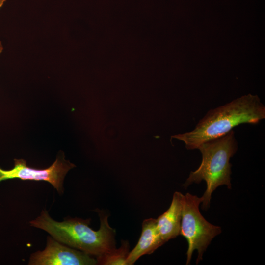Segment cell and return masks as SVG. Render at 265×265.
<instances>
[{"label": "cell", "instance_id": "1", "mask_svg": "<svg viewBox=\"0 0 265 265\" xmlns=\"http://www.w3.org/2000/svg\"><path fill=\"white\" fill-rule=\"evenodd\" d=\"M265 118V106L257 95L248 94L210 110L191 131L171 136L184 142L187 150L221 137L244 123L258 124Z\"/></svg>", "mask_w": 265, "mask_h": 265}, {"label": "cell", "instance_id": "2", "mask_svg": "<svg viewBox=\"0 0 265 265\" xmlns=\"http://www.w3.org/2000/svg\"><path fill=\"white\" fill-rule=\"evenodd\" d=\"M98 213L100 227L98 231L89 227L90 219L76 218L58 222L46 210L30 224L46 231L63 244L97 257L115 248V230L110 226L108 215L101 212Z\"/></svg>", "mask_w": 265, "mask_h": 265}, {"label": "cell", "instance_id": "3", "mask_svg": "<svg viewBox=\"0 0 265 265\" xmlns=\"http://www.w3.org/2000/svg\"><path fill=\"white\" fill-rule=\"evenodd\" d=\"M197 149L202 154L201 163L197 169L191 172L184 186L199 184L202 180L206 182L207 188L201 197L202 209L206 210L209 207L212 194L217 187L226 185L231 189L232 164L229 160L238 150L234 132L231 130L221 137L206 141Z\"/></svg>", "mask_w": 265, "mask_h": 265}, {"label": "cell", "instance_id": "4", "mask_svg": "<svg viewBox=\"0 0 265 265\" xmlns=\"http://www.w3.org/2000/svg\"><path fill=\"white\" fill-rule=\"evenodd\" d=\"M201 197L189 193L182 196V218L180 235L188 243L186 265L190 264L195 250L198 253L196 263L202 256L212 239L221 232L220 227L209 223L200 212L199 206Z\"/></svg>", "mask_w": 265, "mask_h": 265}, {"label": "cell", "instance_id": "5", "mask_svg": "<svg viewBox=\"0 0 265 265\" xmlns=\"http://www.w3.org/2000/svg\"><path fill=\"white\" fill-rule=\"evenodd\" d=\"M76 166L58 156L49 167L38 169L28 167L23 159H14V167L8 170L0 167V182L7 179L19 178L23 180L44 181L50 183L59 193L63 192V182L65 175Z\"/></svg>", "mask_w": 265, "mask_h": 265}, {"label": "cell", "instance_id": "6", "mask_svg": "<svg viewBox=\"0 0 265 265\" xmlns=\"http://www.w3.org/2000/svg\"><path fill=\"white\" fill-rule=\"evenodd\" d=\"M30 265H91L97 264L91 256L68 247L53 237H48L46 247L43 251L33 253Z\"/></svg>", "mask_w": 265, "mask_h": 265}, {"label": "cell", "instance_id": "7", "mask_svg": "<svg viewBox=\"0 0 265 265\" xmlns=\"http://www.w3.org/2000/svg\"><path fill=\"white\" fill-rule=\"evenodd\" d=\"M142 233L134 248L129 252L126 265H132L142 256L150 254L165 243L162 239L154 218L145 219L142 223Z\"/></svg>", "mask_w": 265, "mask_h": 265}, {"label": "cell", "instance_id": "8", "mask_svg": "<svg viewBox=\"0 0 265 265\" xmlns=\"http://www.w3.org/2000/svg\"><path fill=\"white\" fill-rule=\"evenodd\" d=\"M182 194L175 192L169 208L156 219L158 230L165 242L180 235Z\"/></svg>", "mask_w": 265, "mask_h": 265}, {"label": "cell", "instance_id": "9", "mask_svg": "<svg viewBox=\"0 0 265 265\" xmlns=\"http://www.w3.org/2000/svg\"><path fill=\"white\" fill-rule=\"evenodd\" d=\"M129 243L127 240H122L121 246L96 257L97 264L104 265H126L129 255Z\"/></svg>", "mask_w": 265, "mask_h": 265}, {"label": "cell", "instance_id": "10", "mask_svg": "<svg viewBox=\"0 0 265 265\" xmlns=\"http://www.w3.org/2000/svg\"><path fill=\"white\" fill-rule=\"evenodd\" d=\"M4 48L2 42L0 40V56L3 51Z\"/></svg>", "mask_w": 265, "mask_h": 265}, {"label": "cell", "instance_id": "11", "mask_svg": "<svg viewBox=\"0 0 265 265\" xmlns=\"http://www.w3.org/2000/svg\"><path fill=\"white\" fill-rule=\"evenodd\" d=\"M6 0H0V9L3 6Z\"/></svg>", "mask_w": 265, "mask_h": 265}]
</instances>
